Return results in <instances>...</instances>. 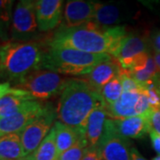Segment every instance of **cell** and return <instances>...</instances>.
<instances>
[{
  "instance_id": "obj_1",
  "label": "cell",
  "mask_w": 160,
  "mask_h": 160,
  "mask_svg": "<svg viewBox=\"0 0 160 160\" xmlns=\"http://www.w3.org/2000/svg\"><path fill=\"white\" fill-rule=\"evenodd\" d=\"M128 33L126 26L105 29L90 22L74 28L62 26L46 38V44L49 46L66 47L90 53H108L111 56Z\"/></svg>"
},
{
  "instance_id": "obj_2",
  "label": "cell",
  "mask_w": 160,
  "mask_h": 160,
  "mask_svg": "<svg viewBox=\"0 0 160 160\" xmlns=\"http://www.w3.org/2000/svg\"><path fill=\"white\" fill-rule=\"evenodd\" d=\"M106 106L101 94L83 78H71L58 102L57 118L67 126L85 130L86 121L95 109Z\"/></svg>"
},
{
  "instance_id": "obj_3",
  "label": "cell",
  "mask_w": 160,
  "mask_h": 160,
  "mask_svg": "<svg viewBox=\"0 0 160 160\" xmlns=\"http://www.w3.org/2000/svg\"><path fill=\"white\" fill-rule=\"evenodd\" d=\"M46 38L39 41H8L0 45V78L7 82H20L41 68Z\"/></svg>"
},
{
  "instance_id": "obj_4",
  "label": "cell",
  "mask_w": 160,
  "mask_h": 160,
  "mask_svg": "<svg viewBox=\"0 0 160 160\" xmlns=\"http://www.w3.org/2000/svg\"><path fill=\"white\" fill-rule=\"evenodd\" d=\"M111 58L108 53L96 54L71 48L47 46L40 69L82 78L96 65Z\"/></svg>"
},
{
  "instance_id": "obj_5",
  "label": "cell",
  "mask_w": 160,
  "mask_h": 160,
  "mask_svg": "<svg viewBox=\"0 0 160 160\" xmlns=\"http://www.w3.org/2000/svg\"><path fill=\"white\" fill-rule=\"evenodd\" d=\"M71 78L47 69H38L18 82L15 88L29 92L37 101H46L62 94Z\"/></svg>"
},
{
  "instance_id": "obj_6",
  "label": "cell",
  "mask_w": 160,
  "mask_h": 160,
  "mask_svg": "<svg viewBox=\"0 0 160 160\" xmlns=\"http://www.w3.org/2000/svg\"><path fill=\"white\" fill-rule=\"evenodd\" d=\"M40 34L36 16V1H19L12 12L10 41H39L42 40L38 39Z\"/></svg>"
},
{
  "instance_id": "obj_7",
  "label": "cell",
  "mask_w": 160,
  "mask_h": 160,
  "mask_svg": "<svg viewBox=\"0 0 160 160\" xmlns=\"http://www.w3.org/2000/svg\"><path fill=\"white\" fill-rule=\"evenodd\" d=\"M56 118L57 110L52 104L46 103L45 111L23 129L21 132V140L26 158L33 154L39 147L51 131Z\"/></svg>"
},
{
  "instance_id": "obj_8",
  "label": "cell",
  "mask_w": 160,
  "mask_h": 160,
  "mask_svg": "<svg viewBox=\"0 0 160 160\" xmlns=\"http://www.w3.org/2000/svg\"><path fill=\"white\" fill-rule=\"evenodd\" d=\"M149 39L143 35L129 32L121 41L117 50L111 54V57L119 63L121 69L127 71L132 62L145 52H150Z\"/></svg>"
},
{
  "instance_id": "obj_9",
  "label": "cell",
  "mask_w": 160,
  "mask_h": 160,
  "mask_svg": "<svg viewBox=\"0 0 160 160\" xmlns=\"http://www.w3.org/2000/svg\"><path fill=\"white\" fill-rule=\"evenodd\" d=\"M46 103L33 100L25 103L19 112L6 118H0V137L9 133L22 132L46 109Z\"/></svg>"
},
{
  "instance_id": "obj_10",
  "label": "cell",
  "mask_w": 160,
  "mask_h": 160,
  "mask_svg": "<svg viewBox=\"0 0 160 160\" xmlns=\"http://www.w3.org/2000/svg\"><path fill=\"white\" fill-rule=\"evenodd\" d=\"M36 16L41 33L49 32L56 29L63 20V1H36Z\"/></svg>"
},
{
  "instance_id": "obj_11",
  "label": "cell",
  "mask_w": 160,
  "mask_h": 160,
  "mask_svg": "<svg viewBox=\"0 0 160 160\" xmlns=\"http://www.w3.org/2000/svg\"><path fill=\"white\" fill-rule=\"evenodd\" d=\"M97 2L84 0L67 1L63 10V25L65 28H74L92 21Z\"/></svg>"
},
{
  "instance_id": "obj_12",
  "label": "cell",
  "mask_w": 160,
  "mask_h": 160,
  "mask_svg": "<svg viewBox=\"0 0 160 160\" xmlns=\"http://www.w3.org/2000/svg\"><path fill=\"white\" fill-rule=\"evenodd\" d=\"M131 16V11L122 4L97 3L94 17L92 22L102 28H111L120 24Z\"/></svg>"
},
{
  "instance_id": "obj_13",
  "label": "cell",
  "mask_w": 160,
  "mask_h": 160,
  "mask_svg": "<svg viewBox=\"0 0 160 160\" xmlns=\"http://www.w3.org/2000/svg\"><path fill=\"white\" fill-rule=\"evenodd\" d=\"M111 129L115 135L125 139H139L149 132L147 116H134L124 119H111Z\"/></svg>"
},
{
  "instance_id": "obj_14",
  "label": "cell",
  "mask_w": 160,
  "mask_h": 160,
  "mask_svg": "<svg viewBox=\"0 0 160 160\" xmlns=\"http://www.w3.org/2000/svg\"><path fill=\"white\" fill-rule=\"evenodd\" d=\"M97 149L102 160H131V146L127 139L105 133Z\"/></svg>"
},
{
  "instance_id": "obj_15",
  "label": "cell",
  "mask_w": 160,
  "mask_h": 160,
  "mask_svg": "<svg viewBox=\"0 0 160 160\" xmlns=\"http://www.w3.org/2000/svg\"><path fill=\"white\" fill-rule=\"evenodd\" d=\"M121 72V66L114 58L96 65L86 76L80 78L86 81L92 89L101 92L102 87L118 77Z\"/></svg>"
},
{
  "instance_id": "obj_16",
  "label": "cell",
  "mask_w": 160,
  "mask_h": 160,
  "mask_svg": "<svg viewBox=\"0 0 160 160\" xmlns=\"http://www.w3.org/2000/svg\"><path fill=\"white\" fill-rule=\"evenodd\" d=\"M108 118L106 106L99 107L90 114L85 126V139L88 148L97 149L106 131Z\"/></svg>"
},
{
  "instance_id": "obj_17",
  "label": "cell",
  "mask_w": 160,
  "mask_h": 160,
  "mask_svg": "<svg viewBox=\"0 0 160 160\" xmlns=\"http://www.w3.org/2000/svg\"><path fill=\"white\" fill-rule=\"evenodd\" d=\"M142 92V90L137 92H123L121 97L116 102L106 106L107 114L109 118L124 119L138 116L136 108Z\"/></svg>"
},
{
  "instance_id": "obj_18",
  "label": "cell",
  "mask_w": 160,
  "mask_h": 160,
  "mask_svg": "<svg viewBox=\"0 0 160 160\" xmlns=\"http://www.w3.org/2000/svg\"><path fill=\"white\" fill-rule=\"evenodd\" d=\"M126 72L137 82L141 87L149 81L155 79L158 75L154 58L150 52H145L139 55L132 62L130 69Z\"/></svg>"
},
{
  "instance_id": "obj_19",
  "label": "cell",
  "mask_w": 160,
  "mask_h": 160,
  "mask_svg": "<svg viewBox=\"0 0 160 160\" xmlns=\"http://www.w3.org/2000/svg\"><path fill=\"white\" fill-rule=\"evenodd\" d=\"M53 127L59 157L73 147L81 138L85 137V130L67 126L60 121H55Z\"/></svg>"
},
{
  "instance_id": "obj_20",
  "label": "cell",
  "mask_w": 160,
  "mask_h": 160,
  "mask_svg": "<svg viewBox=\"0 0 160 160\" xmlns=\"http://www.w3.org/2000/svg\"><path fill=\"white\" fill-rule=\"evenodd\" d=\"M33 100L35 99L29 92L12 87L11 92L0 100V118L16 114L22 109L25 103Z\"/></svg>"
},
{
  "instance_id": "obj_21",
  "label": "cell",
  "mask_w": 160,
  "mask_h": 160,
  "mask_svg": "<svg viewBox=\"0 0 160 160\" xmlns=\"http://www.w3.org/2000/svg\"><path fill=\"white\" fill-rule=\"evenodd\" d=\"M26 156L21 140V132L0 137V160H24Z\"/></svg>"
},
{
  "instance_id": "obj_22",
  "label": "cell",
  "mask_w": 160,
  "mask_h": 160,
  "mask_svg": "<svg viewBox=\"0 0 160 160\" xmlns=\"http://www.w3.org/2000/svg\"><path fill=\"white\" fill-rule=\"evenodd\" d=\"M27 158L29 160H59L55 142V130L53 126L39 147L35 150L33 154Z\"/></svg>"
},
{
  "instance_id": "obj_23",
  "label": "cell",
  "mask_w": 160,
  "mask_h": 160,
  "mask_svg": "<svg viewBox=\"0 0 160 160\" xmlns=\"http://www.w3.org/2000/svg\"><path fill=\"white\" fill-rule=\"evenodd\" d=\"M12 5V0H0V40L4 43L10 41Z\"/></svg>"
},
{
  "instance_id": "obj_24",
  "label": "cell",
  "mask_w": 160,
  "mask_h": 160,
  "mask_svg": "<svg viewBox=\"0 0 160 160\" xmlns=\"http://www.w3.org/2000/svg\"><path fill=\"white\" fill-rule=\"evenodd\" d=\"M123 92L124 90H123L122 80L118 75V77H116L110 82H109L107 85L103 86L100 94L102 97L106 106H109L116 102L121 97Z\"/></svg>"
},
{
  "instance_id": "obj_25",
  "label": "cell",
  "mask_w": 160,
  "mask_h": 160,
  "mask_svg": "<svg viewBox=\"0 0 160 160\" xmlns=\"http://www.w3.org/2000/svg\"><path fill=\"white\" fill-rule=\"evenodd\" d=\"M88 148L85 137L81 138L73 147L59 157V160H82L86 149Z\"/></svg>"
},
{
  "instance_id": "obj_26",
  "label": "cell",
  "mask_w": 160,
  "mask_h": 160,
  "mask_svg": "<svg viewBox=\"0 0 160 160\" xmlns=\"http://www.w3.org/2000/svg\"><path fill=\"white\" fill-rule=\"evenodd\" d=\"M142 90L147 94L149 107L151 110H159L160 109V94L158 90L155 79L149 81L146 85L142 86Z\"/></svg>"
},
{
  "instance_id": "obj_27",
  "label": "cell",
  "mask_w": 160,
  "mask_h": 160,
  "mask_svg": "<svg viewBox=\"0 0 160 160\" xmlns=\"http://www.w3.org/2000/svg\"><path fill=\"white\" fill-rule=\"evenodd\" d=\"M149 121V132H155L160 135V109L159 110H150L147 115Z\"/></svg>"
},
{
  "instance_id": "obj_28",
  "label": "cell",
  "mask_w": 160,
  "mask_h": 160,
  "mask_svg": "<svg viewBox=\"0 0 160 160\" xmlns=\"http://www.w3.org/2000/svg\"><path fill=\"white\" fill-rule=\"evenodd\" d=\"M149 44L154 52H160V29L156 30L151 34L149 38Z\"/></svg>"
},
{
  "instance_id": "obj_29",
  "label": "cell",
  "mask_w": 160,
  "mask_h": 160,
  "mask_svg": "<svg viewBox=\"0 0 160 160\" xmlns=\"http://www.w3.org/2000/svg\"><path fill=\"white\" fill-rule=\"evenodd\" d=\"M82 160H102L96 148H87Z\"/></svg>"
},
{
  "instance_id": "obj_30",
  "label": "cell",
  "mask_w": 160,
  "mask_h": 160,
  "mask_svg": "<svg viewBox=\"0 0 160 160\" xmlns=\"http://www.w3.org/2000/svg\"><path fill=\"white\" fill-rule=\"evenodd\" d=\"M149 133L152 148L158 153V155H160V135L152 131L149 132Z\"/></svg>"
},
{
  "instance_id": "obj_31",
  "label": "cell",
  "mask_w": 160,
  "mask_h": 160,
  "mask_svg": "<svg viewBox=\"0 0 160 160\" xmlns=\"http://www.w3.org/2000/svg\"><path fill=\"white\" fill-rule=\"evenodd\" d=\"M11 83L9 82H4V83H0V100L4 96H6V94H8L12 90Z\"/></svg>"
},
{
  "instance_id": "obj_32",
  "label": "cell",
  "mask_w": 160,
  "mask_h": 160,
  "mask_svg": "<svg viewBox=\"0 0 160 160\" xmlns=\"http://www.w3.org/2000/svg\"><path fill=\"white\" fill-rule=\"evenodd\" d=\"M131 160H147L139 152L137 149L134 147H132L131 149Z\"/></svg>"
},
{
  "instance_id": "obj_33",
  "label": "cell",
  "mask_w": 160,
  "mask_h": 160,
  "mask_svg": "<svg viewBox=\"0 0 160 160\" xmlns=\"http://www.w3.org/2000/svg\"><path fill=\"white\" fill-rule=\"evenodd\" d=\"M153 58H154L155 63L157 66V69L158 71V74H160V52H154L153 54Z\"/></svg>"
},
{
  "instance_id": "obj_34",
  "label": "cell",
  "mask_w": 160,
  "mask_h": 160,
  "mask_svg": "<svg viewBox=\"0 0 160 160\" xmlns=\"http://www.w3.org/2000/svg\"><path fill=\"white\" fill-rule=\"evenodd\" d=\"M155 81H156V85H157L158 90V92H159V94H160V74H158L157 77H156Z\"/></svg>"
},
{
  "instance_id": "obj_35",
  "label": "cell",
  "mask_w": 160,
  "mask_h": 160,
  "mask_svg": "<svg viewBox=\"0 0 160 160\" xmlns=\"http://www.w3.org/2000/svg\"><path fill=\"white\" fill-rule=\"evenodd\" d=\"M152 160H160V155L156 156L155 158H152Z\"/></svg>"
},
{
  "instance_id": "obj_36",
  "label": "cell",
  "mask_w": 160,
  "mask_h": 160,
  "mask_svg": "<svg viewBox=\"0 0 160 160\" xmlns=\"http://www.w3.org/2000/svg\"><path fill=\"white\" fill-rule=\"evenodd\" d=\"M24 160H29V158H25V159H24Z\"/></svg>"
}]
</instances>
